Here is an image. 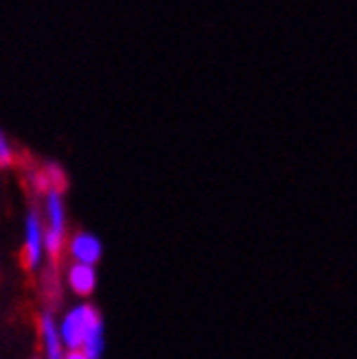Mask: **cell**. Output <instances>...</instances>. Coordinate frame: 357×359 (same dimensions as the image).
I'll list each match as a JSON object with an SVG mask.
<instances>
[{
    "mask_svg": "<svg viewBox=\"0 0 357 359\" xmlns=\"http://www.w3.org/2000/svg\"><path fill=\"white\" fill-rule=\"evenodd\" d=\"M101 322L103 320L99 311L90 307V304H79L73 311H68L60 329L64 346H68L70 351H81L88 335H90Z\"/></svg>",
    "mask_w": 357,
    "mask_h": 359,
    "instance_id": "6da1fadb",
    "label": "cell"
},
{
    "mask_svg": "<svg viewBox=\"0 0 357 359\" xmlns=\"http://www.w3.org/2000/svg\"><path fill=\"white\" fill-rule=\"evenodd\" d=\"M70 252L77 259V263L81 265H93L101 259V252H103V245L101 241L95 237V235H88V232H81L73 239L70 243Z\"/></svg>",
    "mask_w": 357,
    "mask_h": 359,
    "instance_id": "7a4b0ae2",
    "label": "cell"
},
{
    "mask_svg": "<svg viewBox=\"0 0 357 359\" xmlns=\"http://www.w3.org/2000/svg\"><path fill=\"white\" fill-rule=\"evenodd\" d=\"M42 241H44V235H42L38 215H29V219H27V243H25V255H22V261H25V265L29 269L40 263Z\"/></svg>",
    "mask_w": 357,
    "mask_h": 359,
    "instance_id": "3957f363",
    "label": "cell"
},
{
    "mask_svg": "<svg viewBox=\"0 0 357 359\" xmlns=\"http://www.w3.org/2000/svg\"><path fill=\"white\" fill-rule=\"evenodd\" d=\"M68 280H70V287H73V292L79 294V296H88L95 292V285H97V272L93 265H73L68 274Z\"/></svg>",
    "mask_w": 357,
    "mask_h": 359,
    "instance_id": "277c9868",
    "label": "cell"
},
{
    "mask_svg": "<svg viewBox=\"0 0 357 359\" xmlns=\"http://www.w3.org/2000/svg\"><path fill=\"white\" fill-rule=\"evenodd\" d=\"M42 337H44V346H46V355L48 359H64V342H62V335L60 331L55 329V322H53V316L50 313H44L42 316Z\"/></svg>",
    "mask_w": 357,
    "mask_h": 359,
    "instance_id": "5b68a950",
    "label": "cell"
},
{
    "mask_svg": "<svg viewBox=\"0 0 357 359\" xmlns=\"http://www.w3.org/2000/svg\"><path fill=\"white\" fill-rule=\"evenodd\" d=\"M48 222H50L48 228L64 237V204L58 191L48 193Z\"/></svg>",
    "mask_w": 357,
    "mask_h": 359,
    "instance_id": "8992f818",
    "label": "cell"
},
{
    "mask_svg": "<svg viewBox=\"0 0 357 359\" xmlns=\"http://www.w3.org/2000/svg\"><path fill=\"white\" fill-rule=\"evenodd\" d=\"M103 346H105V339H103V322H101V325L90 335H88V339H86V344H83L81 351L90 359H101Z\"/></svg>",
    "mask_w": 357,
    "mask_h": 359,
    "instance_id": "52a82bcc",
    "label": "cell"
},
{
    "mask_svg": "<svg viewBox=\"0 0 357 359\" xmlns=\"http://www.w3.org/2000/svg\"><path fill=\"white\" fill-rule=\"evenodd\" d=\"M62 243H64V237H62V235H58V232H53L50 228L44 232V245H46V252H48L53 259H58L60 250H62Z\"/></svg>",
    "mask_w": 357,
    "mask_h": 359,
    "instance_id": "ba28073f",
    "label": "cell"
},
{
    "mask_svg": "<svg viewBox=\"0 0 357 359\" xmlns=\"http://www.w3.org/2000/svg\"><path fill=\"white\" fill-rule=\"evenodd\" d=\"M46 175H48V180H50V187H53V191H62L64 187H66V175H64V171L60 169V165H48L46 169Z\"/></svg>",
    "mask_w": 357,
    "mask_h": 359,
    "instance_id": "9c48e42d",
    "label": "cell"
},
{
    "mask_svg": "<svg viewBox=\"0 0 357 359\" xmlns=\"http://www.w3.org/2000/svg\"><path fill=\"white\" fill-rule=\"evenodd\" d=\"M11 160H13L11 147H9V142L5 140L3 132H0V167H7V165H11Z\"/></svg>",
    "mask_w": 357,
    "mask_h": 359,
    "instance_id": "30bf717a",
    "label": "cell"
},
{
    "mask_svg": "<svg viewBox=\"0 0 357 359\" xmlns=\"http://www.w3.org/2000/svg\"><path fill=\"white\" fill-rule=\"evenodd\" d=\"M64 359H90L83 351H70L68 355H64Z\"/></svg>",
    "mask_w": 357,
    "mask_h": 359,
    "instance_id": "8fae6325",
    "label": "cell"
}]
</instances>
